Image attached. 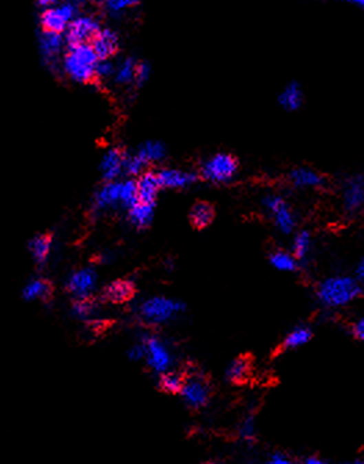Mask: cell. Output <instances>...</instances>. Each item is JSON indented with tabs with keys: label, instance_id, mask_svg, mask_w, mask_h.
Masks as SVG:
<instances>
[{
	"label": "cell",
	"instance_id": "cell-1",
	"mask_svg": "<svg viewBox=\"0 0 364 464\" xmlns=\"http://www.w3.org/2000/svg\"><path fill=\"white\" fill-rule=\"evenodd\" d=\"M363 295L364 285L353 273L325 276L314 287V299L325 312L343 311L354 305Z\"/></svg>",
	"mask_w": 364,
	"mask_h": 464
},
{
	"label": "cell",
	"instance_id": "cell-2",
	"mask_svg": "<svg viewBox=\"0 0 364 464\" xmlns=\"http://www.w3.org/2000/svg\"><path fill=\"white\" fill-rule=\"evenodd\" d=\"M98 57L90 45H79L67 48L61 68L64 74L74 82L87 85L96 81V68Z\"/></svg>",
	"mask_w": 364,
	"mask_h": 464
},
{
	"label": "cell",
	"instance_id": "cell-3",
	"mask_svg": "<svg viewBox=\"0 0 364 464\" xmlns=\"http://www.w3.org/2000/svg\"><path fill=\"white\" fill-rule=\"evenodd\" d=\"M184 312V303L169 296L154 295L142 301L138 306L139 318L150 326L169 323Z\"/></svg>",
	"mask_w": 364,
	"mask_h": 464
},
{
	"label": "cell",
	"instance_id": "cell-4",
	"mask_svg": "<svg viewBox=\"0 0 364 464\" xmlns=\"http://www.w3.org/2000/svg\"><path fill=\"white\" fill-rule=\"evenodd\" d=\"M85 0H61L60 3L45 9L41 13L39 23L42 31L65 34L69 24L81 16V8Z\"/></svg>",
	"mask_w": 364,
	"mask_h": 464
},
{
	"label": "cell",
	"instance_id": "cell-5",
	"mask_svg": "<svg viewBox=\"0 0 364 464\" xmlns=\"http://www.w3.org/2000/svg\"><path fill=\"white\" fill-rule=\"evenodd\" d=\"M264 210L273 222V226L284 236H294L298 228L295 211L280 194H268L262 200Z\"/></svg>",
	"mask_w": 364,
	"mask_h": 464
},
{
	"label": "cell",
	"instance_id": "cell-6",
	"mask_svg": "<svg viewBox=\"0 0 364 464\" xmlns=\"http://www.w3.org/2000/svg\"><path fill=\"white\" fill-rule=\"evenodd\" d=\"M339 201L342 211L349 216L364 214V175L352 174L342 179L339 188Z\"/></svg>",
	"mask_w": 364,
	"mask_h": 464
},
{
	"label": "cell",
	"instance_id": "cell-7",
	"mask_svg": "<svg viewBox=\"0 0 364 464\" xmlns=\"http://www.w3.org/2000/svg\"><path fill=\"white\" fill-rule=\"evenodd\" d=\"M238 163L227 152H216L201 165V178L211 183L230 182L237 174Z\"/></svg>",
	"mask_w": 364,
	"mask_h": 464
},
{
	"label": "cell",
	"instance_id": "cell-8",
	"mask_svg": "<svg viewBox=\"0 0 364 464\" xmlns=\"http://www.w3.org/2000/svg\"><path fill=\"white\" fill-rule=\"evenodd\" d=\"M101 26L98 20L93 16L81 14L78 16L68 27L65 35L67 48L79 46V45H90L92 41L101 31Z\"/></svg>",
	"mask_w": 364,
	"mask_h": 464
},
{
	"label": "cell",
	"instance_id": "cell-9",
	"mask_svg": "<svg viewBox=\"0 0 364 464\" xmlns=\"http://www.w3.org/2000/svg\"><path fill=\"white\" fill-rule=\"evenodd\" d=\"M144 348H146V362L149 367L157 373L164 374L171 370L173 356L169 347L156 336H144L142 339Z\"/></svg>",
	"mask_w": 364,
	"mask_h": 464
},
{
	"label": "cell",
	"instance_id": "cell-10",
	"mask_svg": "<svg viewBox=\"0 0 364 464\" xmlns=\"http://www.w3.org/2000/svg\"><path fill=\"white\" fill-rule=\"evenodd\" d=\"M118 207L125 208L122 181L105 182L93 196L92 212L94 215H100Z\"/></svg>",
	"mask_w": 364,
	"mask_h": 464
},
{
	"label": "cell",
	"instance_id": "cell-11",
	"mask_svg": "<svg viewBox=\"0 0 364 464\" xmlns=\"http://www.w3.org/2000/svg\"><path fill=\"white\" fill-rule=\"evenodd\" d=\"M97 285V273L92 268L74 270L65 281V290L75 299H87Z\"/></svg>",
	"mask_w": 364,
	"mask_h": 464
},
{
	"label": "cell",
	"instance_id": "cell-12",
	"mask_svg": "<svg viewBox=\"0 0 364 464\" xmlns=\"http://www.w3.org/2000/svg\"><path fill=\"white\" fill-rule=\"evenodd\" d=\"M64 48H67L64 34L42 31V34L39 35V53L42 57V63L50 71L58 68L60 54Z\"/></svg>",
	"mask_w": 364,
	"mask_h": 464
},
{
	"label": "cell",
	"instance_id": "cell-13",
	"mask_svg": "<svg viewBox=\"0 0 364 464\" xmlns=\"http://www.w3.org/2000/svg\"><path fill=\"white\" fill-rule=\"evenodd\" d=\"M180 396L186 406L198 410L204 407L211 398V387L204 377L190 376L186 377L184 385L180 391Z\"/></svg>",
	"mask_w": 364,
	"mask_h": 464
},
{
	"label": "cell",
	"instance_id": "cell-14",
	"mask_svg": "<svg viewBox=\"0 0 364 464\" xmlns=\"http://www.w3.org/2000/svg\"><path fill=\"white\" fill-rule=\"evenodd\" d=\"M290 185L298 190L319 192L327 188V178L312 167H295L287 176Z\"/></svg>",
	"mask_w": 364,
	"mask_h": 464
},
{
	"label": "cell",
	"instance_id": "cell-15",
	"mask_svg": "<svg viewBox=\"0 0 364 464\" xmlns=\"http://www.w3.org/2000/svg\"><path fill=\"white\" fill-rule=\"evenodd\" d=\"M161 188L162 189H172V190H180L191 188L197 183L198 175L190 171L184 170H176V168H164L160 172H157Z\"/></svg>",
	"mask_w": 364,
	"mask_h": 464
},
{
	"label": "cell",
	"instance_id": "cell-16",
	"mask_svg": "<svg viewBox=\"0 0 364 464\" xmlns=\"http://www.w3.org/2000/svg\"><path fill=\"white\" fill-rule=\"evenodd\" d=\"M124 161L125 154L119 148H108L101 157L100 172L105 182L118 181V178L124 174Z\"/></svg>",
	"mask_w": 364,
	"mask_h": 464
},
{
	"label": "cell",
	"instance_id": "cell-17",
	"mask_svg": "<svg viewBox=\"0 0 364 464\" xmlns=\"http://www.w3.org/2000/svg\"><path fill=\"white\" fill-rule=\"evenodd\" d=\"M119 35L112 28H101L90 46L96 52L98 60H111L119 50Z\"/></svg>",
	"mask_w": 364,
	"mask_h": 464
},
{
	"label": "cell",
	"instance_id": "cell-18",
	"mask_svg": "<svg viewBox=\"0 0 364 464\" xmlns=\"http://www.w3.org/2000/svg\"><path fill=\"white\" fill-rule=\"evenodd\" d=\"M314 250V240L309 230H297V233L292 236V245L291 251L295 255V258L299 261L301 266H305L312 259Z\"/></svg>",
	"mask_w": 364,
	"mask_h": 464
},
{
	"label": "cell",
	"instance_id": "cell-19",
	"mask_svg": "<svg viewBox=\"0 0 364 464\" xmlns=\"http://www.w3.org/2000/svg\"><path fill=\"white\" fill-rule=\"evenodd\" d=\"M277 100H279V104L283 110H286L288 112H295L303 105L305 93H303L302 86L298 82L292 81L283 88Z\"/></svg>",
	"mask_w": 364,
	"mask_h": 464
},
{
	"label": "cell",
	"instance_id": "cell-20",
	"mask_svg": "<svg viewBox=\"0 0 364 464\" xmlns=\"http://www.w3.org/2000/svg\"><path fill=\"white\" fill-rule=\"evenodd\" d=\"M136 182H138V197H139V201L156 204V200H157V196L160 193V189H162L157 172L146 171V172H143L138 178Z\"/></svg>",
	"mask_w": 364,
	"mask_h": 464
},
{
	"label": "cell",
	"instance_id": "cell-21",
	"mask_svg": "<svg viewBox=\"0 0 364 464\" xmlns=\"http://www.w3.org/2000/svg\"><path fill=\"white\" fill-rule=\"evenodd\" d=\"M314 336L312 326L309 325H297L294 326L284 337L281 343L283 351H297L305 345H308Z\"/></svg>",
	"mask_w": 364,
	"mask_h": 464
},
{
	"label": "cell",
	"instance_id": "cell-22",
	"mask_svg": "<svg viewBox=\"0 0 364 464\" xmlns=\"http://www.w3.org/2000/svg\"><path fill=\"white\" fill-rule=\"evenodd\" d=\"M154 214H156V204L143 201H138L128 210V218L131 225L139 230L147 229L151 225Z\"/></svg>",
	"mask_w": 364,
	"mask_h": 464
},
{
	"label": "cell",
	"instance_id": "cell-23",
	"mask_svg": "<svg viewBox=\"0 0 364 464\" xmlns=\"http://www.w3.org/2000/svg\"><path fill=\"white\" fill-rule=\"evenodd\" d=\"M53 240L49 234H36L28 241V251L36 265H45L52 254Z\"/></svg>",
	"mask_w": 364,
	"mask_h": 464
},
{
	"label": "cell",
	"instance_id": "cell-24",
	"mask_svg": "<svg viewBox=\"0 0 364 464\" xmlns=\"http://www.w3.org/2000/svg\"><path fill=\"white\" fill-rule=\"evenodd\" d=\"M269 262L273 269L281 273H295L302 266L299 261L295 258L292 251L290 250H275L269 255Z\"/></svg>",
	"mask_w": 364,
	"mask_h": 464
},
{
	"label": "cell",
	"instance_id": "cell-25",
	"mask_svg": "<svg viewBox=\"0 0 364 464\" xmlns=\"http://www.w3.org/2000/svg\"><path fill=\"white\" fill-rule=\"evenodd\" d=\"M139 61L133 57H125L115 64V72L112 81L118 86H127L135 83L136 71H138Z\"/></svg>",
	"mask_w": 364,
	"mask_h": 464
},
{
	"label": "cell",
	"instance_id": "cell-26",
	"mask_svg": "<svg viewBox=\"0 0 364 464\" xmlns=\"http://www.w3.org/2000/svg\"><path fill=\"white\" fill-rule=\"evenodd\" d=\"M253 373L251 361L247 356L235 358L226 370V377L233 384H244L250 380Z\"/></svg>",
	"mask_w": 364,
	"mask_h": 464
},
{
	"label": "cell",
	"instance_id": "cell-27",
	"mask_svg": "<svg viewBox=\"0 0 364 464\" xmlns=\"http://www.w3.org/2000/svg\"><path fill=\"white\" fill-rule=\"evenodd\" d=\"M136 154L147 165H150V164L161 163L167 157V148L164 143L158 140H149L139 145V148L136 150Z\"/></svg>",
	"mask_w": 364,
	"mask_h": 464
},
{
	"label": "cell",
	"instance_id": "cell-28",
	"mask_svg": "<svg viewBox=\"0 0 364 464\" xmlns=\"http://www.w3.org/2000/svg\"><path fill=\"white\" fill-rule=\"evenodd\" d=\"M52 292V285L47 280L42 279V277H36L30 280L24 288H23V298L28 302H34V301H42L49 298Z\"/></svg>",
	"mask_w": 364,
	"mask_h": 464
},
{
	"label": "cell",
	"instance_id": "cell-29",
	"mask_svg": "<svg viewBox=\"0 0 364 464\" xmlns=\"http://www.w3.org/2000/svg\"><path fill=\"white\" fill-rule=\"evenodd\" d=\"M133 295V284L127 280H116L107 285L105 298L111 302L120 303L128 301Z\"/></svg>",
	"mask_w": 364,
	"mask_h": 464
},
{
	"label": "cell",
	"instance_id": "cell-30",
	"mask_svg": "<svg viewBox=\"0 0 364 464\" xmlns=\"http://www.w3.org/2000/svg\"><path fill=\"white\" fill-rule=\"evenodd\" d=\"M215 211L208 203H197L190 211L191 225L197 229H204L209 226L213 221Z\"/></svg>",
	"mask_w": 364,
	"mask_h": 464
},
{
	"label": "cell",
	"instance_id": "cell-31",
	"mask_svg": "<svg viewBox=\"0 0 364 464\" xmlns=\"http://www.w3.org/2000/svg\"><path fill=\"white\" fill-rule=\"evenodd\" d=\"M184 380L186 377L175 370H169L164 374L160 376V388L167 392V394H180L183 385H184Z\"/></svg>",
	"mask_w": 364,
	"mask_h": 464
},
{
	"label": "cell",
	"instance_id": "cell-32",
	"mask_svg": "<svg viewBox=\"0 0 364 464\" xmlns=\"http://www.w3.org/2000/svg\"><path fill=\"white\" fill-rule=\"evenodd\" d=\"M142 3V0H103L104 12L111 17H118L127 10L135 9Z\"/></svg>",
	"mask_w": 364,
	"mask_h": 464
},
{
	"label": "cell",
	"instance_id": "cell-33",
	"mask_svg": "<svg viewBox=\"0 0 364 464\" xmlns=\"http://www.w3.org/2000/svg\"><path fill=\"white\" fill-rule=\"evenodd\" d=\"M147 164L138 156V154H129L127 156L125 154V161H124V174L128 178H139L143 172H146Z\"/></svg>",
	"mask_w": 364,
	"mask_h": 464
},
{
	"label": "cell",
	"instance_id": "cell-34",
	"mask_svg": "<svg viewBox=\"0 0 364 464\" xmlns=\"http://www.w3.org/2000/svg\"><path fill=\"white\" fill-rule=\"evenodd\" d=\"M72 315L79 319V321H89L94 312H96V306L94 303L90 301V298L87 299H75L72 303Z\"/></svg>",
	"mask_w": 364,
	"mask_h": 464
},
{
	"label": "cell",
	"instance_id": "cell-35",
	"mask_svg": "<svg viewBox=\"0 0 364 464\" xmlns=\"http://www.w3.org/2000/svg\"><path fill=\"white\" fill-rule=\"evenodd\" d=\"M238 436L242 441L253 442L257 438V423L253 416L246 417L238 427Z\"/></svg>",
	"mask_w": 364,
	"mask_h": 464
},
{
	"label": "cell",
	"instance_id": "cell-36",
	"mask_svg": "<svg viewBox=\"0 0 364 464\" xmlns=\"http://www.w3.org/2000/svg\"><path fill=\"white\" fill-rule=\"evenodd\" d=\"M349 333L356 341L364 344V314L358 315L356 319L350 322Z\"/></svg>",
	"mask_w": 364,
	"mask_h": 464
},
{
	"label": "cell",
	"instance_id": "cell-37",
	"mask_svg": "<svg viewBox=\"0 0 364 464\" xmlns=\"http://www.w3.org/2000/svg\"><path fill=\"white\" fill-rule=\"evenodd\" d=\"M115 72V64L112 60H100L96 68V78L97 79H108L112 78Z\"/></svg>",
	"mask_w": 364,
	"mask_h": 464
},
{
	"label": "cell",
	"instance_id": "cell-38",
	"mask_svg": "<svg viewBox=\"0 0 364 464\" xmlns=\"http://www.w3.org/2000/svg\"><path fill=\"white\" fill-rule=\"evenodd\" d=\"M151 77V65L147 61H139L138 64V71H136V79L135 85L136 86H143L149 82Z\"/></svg>",
	"mask_w": 364,
	"mask_h": 464
},
{
	"label": "cell",
	"instance_id": "cell-39",
	"mask_svg": "<svg viewBox=\"0 0 364 464\" xmlns=\"http://www.w3.org/2000/svg\"><path fill=\"white\" fill-rule=\"evenodd\" d=\"M128 358L133 362H138V361H143L146 359V348H144V344L143 341L132 345L129 350H128Z\"/></svg>",
	"mask_w": 364,
	"mask_h": 464
},
{
	"label": "cell",
	"instance_id": "cell-40",
	"mask_svg": "<svg viewBox=\"0 0 364 464\" xmlns=\"http://www.w3.org/2000/svg\"><path fill=\"white\" fill-rule=\"evenodd\" d=\"M269 464H297L291 457H288L287 454H283V453H276L273 454L269 461Z\"/></svg>",
	"mask_w": 364,
	"mask_h": 464
},
{
	"label": "cell",
	"instance_id": "cell-41",
	"mask_svg": "<svg viewBox=\"0 0 364 464\" xmlns=\"http://www.w3.org/2000/svg\"><path fill=\"white\" fill-rule=\"evenodd\" d=\"M353 274L356 276V279L364 285V256L363 258H360L358 259V262L356 263V266H354V272H353Z\"/></svg>",
	"mask_w": 364,
	"mask_h": 464
},
{
	"label": "cell",
	"instance_id": "cell-42",
	"mask_svg": "<svg viewBox=\"0 0 364 464\" xmlns=\"http://www.w3.org/2000/svg\"><path fill=\"white\" fill-rule=\"evenodd\" d=\"M302 464H331V463H328L327 460H324L321 457H317V456H309L303 460Z\"/></svg>",
	"mask_w": 364,
	"mask_h": 464
},
{
	"label": "cell",
	"instance_id": "cell-43",
	"mask_svg": "<svg viewBox=\"0 0 364 464\" xmlns=\"http://www.w3.org/2000/svg\"><path fill=\"white\" fill-rule=\"evenodd\" d=\"M57 3H58V0H36V5H38L39 8H42L43 10L52 8V6L57 5Z\"/></svg>",
	"mask_w": 364,
	"mask_h": 464
},
{
	"label": "cell",
	"instance_id": "cell-44",
	"mask_svg": "<svg viewBox=\"0 0 364 464\" xmlns=\"http://www.w3.org/2000/svg\"><path fill=\"white\" fill-rule=\"evenodd\" d=\"M341 2H345L347 5L356 6V8H363L364 9V0H341Z\"/></svg>",
	"mask_w": 364,
	"mask_h": 464
},
{
	"label": "cell",
	"instance_id": "cell-45",
	"mask_svg": "<svg viewBox=\"0 0 364 464\" xmlns=\"http://www.w3.org/2000/svg\"><path fill=\"white\" fill-rule=\"evenodd\" d=\"M342 464H364V460H352V461H345Z\"/></svg>",
	"mask_w": 364,
	"mask_h": 464
},
{
	"label": "cell",
	"instance_id": "cell-46",
	"mask_svg": "<svg viewBox=\"0 0 364 464\" xmlns=\"http://www.w3.org/2000/svg\"><path fill=\"white\" fill-rule=\"evenodd\" d=\"M204 464H217V463H215V461H206V463H204Z\"/></svg>",
	"mask_w": 364,
	"mask_h": 464
},
{
	"label": "cell",
	"instance_id": "cell-47",
	"mask_svg": "<svg viewBox=\"0 0 364 464\" xmlns=\"http://www.w3.org/2000/svg\"><path fill=\"white\" fill-rule=\"evenodd\" d=\"M87 2H93V0H87Z\"/></svg>",
	"mask_w": 364,
	"mask_h": 464
},
{
	"label": "cell",
	"instance_id": "cell-48",
	"mask_svg": "<svg viewBox=\"0 0 364 464\" xmlns=\"http://www.w3.org/2000/svg\"><path fill=\"white\" fill-rule=\"evenodd\" d=\"M264 464H269V463H264Z\"/></svg>",
	"mask_w": 364,
	"mask_h": 464
}]
</instances>
